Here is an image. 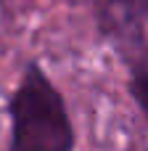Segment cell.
I'll return each mask as SVG.
<instances>
[{
  "mask_svg": "<svg viewBox=\"0 0 148 151\" xmlns=\"http://www.w3.org/2000/svg\"><path fill=\"white\" fill-rule=\"evenodd\" d=\"M11 151H71L74 130L61 93L48 74L29 64L11 104Z\"/></svg>",
  "mask_w": 148,
  "mask_h": 151,
  "instance_id": "obj_1",
  "label": "cell"
},
{
  "mask_svg": "<svg viewBox=\"0 0 148 151\" xmlns=\"http://www.w3.org/2000/svg\"><path fill=\"white\" fill-rule=\"evenodd\" d=\"M95 16L130 74L148 69V0H95Z\"/></svg>",
  "mask_w": 148,
  "mask_h": 151,
  "instance_id": "obj_2",
  "label": "cell"
},
{
  "mask_svg": "<svg viewBox=\"0 0 148 151\" xmlns=\"http://www.w3.org/2000/svg\"><path fill=\"white\" fill-rule=\"evenodd\" d=\"M130 93H132V98L138 101L140 111L148 117V72L130 74Z\"/></svg>",
  "mask_w": 148,
  "mask_h": 151,
  "instance_id": "obj_3",
  "label": "cell"
}]
</instances>
